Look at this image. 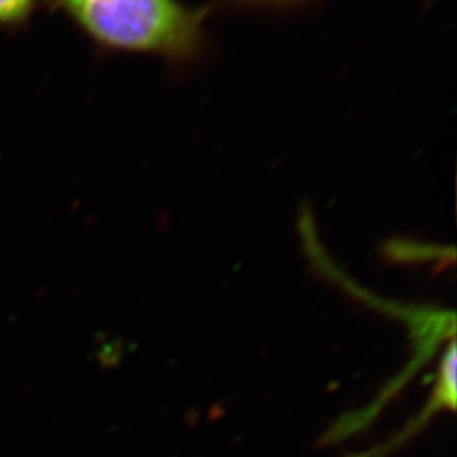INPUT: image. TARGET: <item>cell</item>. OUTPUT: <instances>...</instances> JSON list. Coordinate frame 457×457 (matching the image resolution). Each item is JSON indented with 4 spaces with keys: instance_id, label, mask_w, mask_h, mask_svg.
I'll use <instances>...</instances> for the list:
<instances>
[{
    "instance_id": "cell-3",
    "label": "cell",
    "mask_w": 457,
    "mask_h": 457,
    "mask_svg": "<svg viewBox=\"0 0 457 457\" xmlns=\"http://www.w3.org/2000/svg\"><path fill=\"white\" fill-rule=\"evenodd\" d=\"M37 0H0V28H19L33 17Z\"/></svg>"
},
{
    "instance_id": "cell-1",
    "label": "cell",
    "mask_w": 457,
    "mask_h": 457,
    "mask_svg": "<svg viewBox=\"0 0 457 457\" xmlns=\"http://www.w3.org/2000/svg\"><path fill=\"white\" fill-rule=\"evenodd\" d=\"M54 5L98 49L195 66L209 49L212 5L183 0H54Z\"/></svg>"
},
{
    "instance_id": "cell-2",
    "label": "cell",
    "mask_w": 457,
    "mask_h": 457,
    "mask_svg": "<svg viewBox=\"0 0 457 457\" xmlns=\"http://www.w3.org/2000/svg\"><path fill=\"white\" fill-rule=\"evenodd\" d=\"M219 4L245 11H264V12H290L305 7L313 0H217Z\"/></svg>"
}]
</instances>
